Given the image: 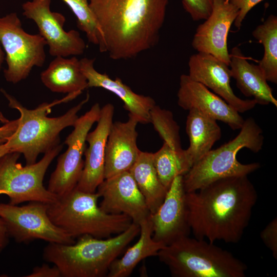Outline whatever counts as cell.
Here are the masks:
<instances>
[{
    "mask_svg": "<svg viewBox=\"0 0 277 277\" xmlns=\"http://www.w3.org/2000/svg\"><path fill=\"white\" fill-rule=\"evenodd\" d=\"M258 200L248 175L216 180L186 192L188 221L195 238L237 243L250 222Z\"/></svg>",
    "mask_w": 277,
    "mask_h": 277,
    "instance_id": "1",
    "label": "cell"
},
{
    "mask_svg": "<svg viewBox=\"0 0 277 277\" xmlns=\"http://www.w3.org/2000/svg\"><path fill=\"white\" fill-rule=\"evenodd\" d=\"M101 35V52L134 58L159 42L169 0H88Z\"/></svg>",
    "mask_w": 277,
    "mask_h": 277,
    "instance_id": "2",
    "label": "cell"
},
{
    "mask_svg": "<svg viewBox=\"0 0 277 277\" xmlns=\"http://www.w3.org/2000/svg\"><path fill=\"white\" fill-rule=\"evenodd\" d=\"M140 231V225L132 222L113 237L98 239L84 235L72 244L49 243L43 249V259L55 265L63 277L107 276L112 263Z\"/></svg>",
    "mask_w": 277,
    "mask_h": 277,
    "instance_id": "3",
    "label": "cell"
},
{
    "mask_svg": "<svg viewBox=\"0 0 277 277\" xmlns=\"http://www.w3.org/2000/svg\"><path fill=\"white\" fill-rule=\"evenodd\" d=\"M1 91L8 100L9 107L17 110L20 113L17 128L5 144L9 152L22 153L26 165L36 163L39 154L45 153L59 144L60 132L67 127L74 126L78 117L77 113L89 99L87 93L86 98L64 114L50 117L48 115L53 106L72 100L79 94L70 93L61 100L51 103H43L34 109H28L4 89Z\"/></svg>",
    "mask_w": 277,
    "mask_h": 277,
    "instance_id": "4",
    "label": "cell"
},
{
    "mask_svg": "<svg viewBox=\"0 0 277 277\" xmlns=\"http://www.w3.org/2000/svg\"><path fill=\"white\" fill-rule=\"evenodd\" d=\"M157 256L174 277H244L247 269L229 251L189 236L165 246Z\"/></svg>",
    "mask_w": 277,
    "mask_h": 277,
    "instance_id": "5",
    "label": "cell"
},
{
    "mask_svg": "<svg viewBox=\"0 0 277 277\" xmlns=\"http://www.w3.org/2000/svg\"><path fill=\"white\" fill-rule=\"evenodd\" d=\"M100 195L76 188L48 204L47 213L51 221L74 239L89 235L106 239L120 234L132 223L126 215L110 214L97 205Z\"/></svg>",
    "mask_w": 277,
    "mask_h": 277,
    "instance_id": "6",
    "label": "cell"
},
{
    "mask_svg": "<svg viewBox=\"0 0 277 277\" xmlns=\"http://www.w3.org/2000/svg\"><path fill=\"white\" fill-rule=\"evenodd\" d=\"M263 130L252 117H248L232 140L211 150L195 163L183 176L186 192L196 191L219 179L248 175L260 168L259 163L242 164L236 155L243 148L259 152L264 144Z\"/></svg>",
    "mask_w": 277,
    "mask_h": 277,
    "instance_id": "7",
    "label": "cell"
},
{
    "mask_svg": "<svg viewBox=\"0 0 277 277\" xmlns=\"http://www.w3.org/2000/svg\"><path fill=\"white\" fill-rule=\"evenodd\" d=\"M62 149L58 144L44 153L38 161L25 166L17 162L21 153L9 152L0 158V195L5 194L9 203L18 205L26 202L51 204L58 197L43 185L46 172Z\"/></svg>",
    "mask_w": 277,
    "mask_h": 277,
    "instance_id": "8",
    "label": "cell"
},
{
    "mask_svg": "<svg viewBox=\"0 0 277 277\" xmlns=\"http://www.w3.org/2000/svg\"><path fill=\"white\" fill-rule=\"evenodd\" d=\"M0 43L6 55L7 82L16 84L26 78L33 67L45 63L46 41L39 34L25 32L16 13L0 17Z\"/></svg>",
    "mask_w": 277,
    "mask_h": 277,
    "instance_id": "9",
    "label": "cell"
},
{
    "mask_svg": "<svg viewBox=\"0 0 277 277\" xmlns=\"http://www.w3.org/2000/svg\"><path fill=\"white\" fill-rule=\"evenodd\" d=\"M48 204L30 202L24 206L0 203V217L9 236L17 243L42 240L48 243L72 244L74 239L49 218Z\"/></svg>",
    "mask_w": 277,
    "mask_h": 277,
    "instance_id": "10",
    "label": "cell"
},
{
    "mask_svg": "<svg viewBox=\"0 0 277 277\" xmlns=\"http://www.w3.org/2000/svg\"><path fill=\"white\" fill-rule=\"evenodd\" d=\"M98 103L78 117L73 130L67 137L66 151L57 159L55 170L51 174L47 189L57 197L64 196L75 188L82 173L84 161L83 156L86 146V136L92 125L100 117Z\"/></svg>",
    "mask_w": 277,
    "mask_h": 277,
    "instance_id": "11",
    "label": "cell"
},
{
    "mask_svg": "<svg viewBox=\"0 0 277 277\" xmlns=\"http://www.w3.org/2000/svg\"><path fill=\"white\" fill-rule=\"evenodd\" d=\"M50 3L51 0L26 2L22 5L23 14L35 23L51 56L66 57L83 54L86 45L80 33L75 30L67 32L64 29L65 17L51 11Z\"/></svg>",
    "mask_w": 277,
    "mask_h": 277,
    "instance_id": "12",
    "label": "cell"
},
{
    "mask_svg": "<svg viewBox=\"0 0 277 277\" xmlns=\"http://www.w3.org/2000/svg\"><path fill=\"white\" fill-rule=\"evenodd\" d=\"M102 201L100 207L110 214H122L140 225L151 214L131 174L125 171L104 179L97 188Z\"/></svg>",
    "mask_w": 277,
    "mask_h": 277,
    "instance_id": "13",
    "label": "cell"
},
{
    "mask_svg": "<svg viewBox=\"0 0 277 277\" xmlns=\"http://www.w3.org/2000/svg\"><path fill=\"white\" fill-rule=\"evenodd\" d=\"M183 176L174 179L162 204L150 216L153 239L165 245L189 236L191 231Z\"/></svg>",
    "mask_w": 277,
    "mask_h": 277,
    "instance_id": "14",
    "label": "cell"
},
{
    "mask_svg": "<svg viewBox=\"0 0 277 277\" xmlns=\"http://www.w3.org/2000/svg\"><path fill=\"white\" fill-rule=\"evenodd\" d=\"M239 10L229 0H214L211 12L197 28L191 43L197 52L211 54L229 66L227 37Z\"/></svg>",
    "mask_w": 277,
    "mask_h": 277,
    "instance_id": "15",
    "label": "cell"
},
{
    "mask_svg": "<svg viewBox=\"0 0 277 277\" xmlns=\"http://www.w3.org/2000/svg\"><path fill=\"white\" fill-rule=\"evenodd\" d=\"M188 67L191 79L211 89L239 113L249 111L257 104L254 99L243 100L234 94L229 66L215 56L197 52L189 57Z\"/></svg>",
    "mask_w": 277,
    "mask_h": 277,
    "instance_id": "16",
    "label": "cell"
},
{
    "mask_svg": "<svg viewBox=\"0 0 277 277\" xmlns=\"http://www.w3.org/2000/svg\"><path fill=\"white\" fill-rule=\"evenodd\" d=\"M177 104L185 110L194 109L216 121L227 124L232 130L240 129L244 120L222 98L188 74L180 77Z\"/></svg>",
    "mask_w": 277,
    "mask_h": 277,
    "instance_id": "17",
    "label": "cell"
},
{
    "mask_svg": "<svg viewBox=\"0 0 277 277\" xmlns=\"http://www.w3.org/2000/svg\"><path fill=\"white\" fill-rule=\"evenodd\" d=\"M114 106L108 103L101 108L100 117L94 130L88 132V147L84 152L85 160L81 178L76 188L94 193L104 180L105 154L106 143L113 123Z\"/></svg>",
    "mask_w": 277,
    "mask_h": 277,
    "instance_id": "18",
    "label": "cell"
},
{
    "mask_svg": "<svg viewBox=\"0 0 277 277\" xmlns=\"http://www.w3.org/2000/svg\"><path fill=\"white\" fill-rule=\"evenodd\" d=\"M129 115L127 121L113 122L108 136L105 154V179L129 171L141 150L137 146V121Z\"/></svg>",
    "mask_w": 277,
    "mask_h": 277,
    "instance_id": "19",
    "label": "cell"
},
{
    "mask_svg": "<svg viewBox=\"0 0 277 277\" xmlns=\"http://www.w3.org/2000/svg\"><path fill=\"white\" fill-rule=\"evenodd\" d=\"M94 58L80 60L82 72L87 78L88 88L105 89L117 95L124 102V108L138 123H150V112L156 105L150 96L137 94L118 77L111 78L106 73H101L94 67Z\"/></svg>",
    "mask_w": 277,
    "mask_h": 277,
    "instance_id": "20",
    "label": "cell"
},
{
    "mask_svg": "<svg viewBox=\"0 0 277 277\" xmlns=\"http://www.w3.org/2000/svg\"><path fill=\"white\" fill-rule=\"evenodd\" d=\"M229 66L231 77L245 96L252 97L257 104L277 107V100L263 71L258 65L250 63L239 47H233L230 52Z\"/></svg>",
    "mask_w": 277,
    "mask_h": 277,
    "instance_id": "21",
    "label": "cell"
},
{
    "mask_svg": "<svg viewBox=\"0 0 277 277\" xmlns=\"http://www.w3.org/2000/svg\"><path fill=\"white\" fill-rule=\"evenodd\" d=\"M41 79L53 92L80 94L88 88L87 78L81 71L80 60L75 56L55 57L41 73Z\"/></svg>",
    "mask_w": 277,
    "mask_h": 277,
    "instance_id": "22",
    "label": "cell"
},
{
    "mask_svg": "<svg viewBox=\"0 0 277 277\" xmlns=\"http://www.w3.org/2000/svg\"><path fill=\"white\" fill-rule=\"evenodd\" d=\"M139 225V239L127 250L121 258H117L113 261L107 276H129L141 261L148 257L157 256L159 251L166 246L153 239L152 223L150 217Z\"/></svg>",
    "mask_w": 277,
    "mask_h": 277,
    "instance_id": "23",
    "label": "cell"
},
{
    "mask_svg": "<svg viewBox=\"0 0 277 277\" xmlns=\"http://www.w3.org/2000/svg\"><path fill=\"white\" fill-rule=\"evenodd\" d=\"M216 122L194 109L188 110L186 131L190 145L187 150L193 164L210 151L221 137V129Z\"/></svg>",
    "mask_w": 277,
    "mask_h": 277,
    "instance_id": "24",
    "label": "cell"
},
{
    "mask_svg": "<svg viewBox=\"0 0 277 277\" xmlns=\"http://www.w3.org/2000/svg\"><path fill=\"white\" fill-rule=\"evenodd\" d=\"M143 194L151 214L162 204L168 189L160 181L153 161V153L141 151L129 171Z\"/></svg>",
    "mask_w": 277,
    "mask_h": 277,
    "instance_id": "25",
    "label": "cell"
},
{
    "mask_svg": "<svg viewBox=\"0 0 277 277\" xmlns=\"http://www.w3.org/2000/svg\"><path fill=\"white\" fill-rule=\"evenodd\" d=\"M153 161L160 181L168 189L176 176L185 174L193 164L187 149L175 150L164 142L153 153Z\"/></svg>",
    "mask_w": 277,
    "mask_h": 277,
    "instance_id": "26",
    "label": "cell"
},
{
    "mask_svg": "<svg viewBox=\"0 0 277 277\" xmlns=\"http://www.w3.org/2000/svg\"><path fill=\"white\" fill-rule=\"evenodd\" d=\"M253 36L264 49L263 58L258 65L267 81L277 84V17L270 15L252 32Z\"/></svg>",
    "mask_w": 277,
    "mask_h": 277,
    "instance_id": "27",
    "label": "cell"
},
{
    "mask_svg": "<svg viewBox=\"0 0 277 277\" xmlns=\"http://www.w3.org/2000/svg\"><path fill=\"white\" fill-rule=\"evenodd\" d=\"M150 123L153 125L163 140L170 147L175 150L182 149L180 136V127L174 120L172 112L162 109L155 105L150 112Z\"/></svg>",
    "mask_w": 277,
    "mask_h": 277,
    "instance_id": "28",
    "label": "cell"
},
{
    "mask_svg": "<svg viewBox=\"0 0 277 277\" xmlns=\"http://www.w3.org/2000/svg\"><path fill=\"white\" fill-rule=\"evenodd\" d=\"M63 1L76 16L77 27L85 33L88 41L98 46L101 40L100 29L88 0Z\"/></svg>",
    "mask_w": 277,
    "mask_h": 277,
    "instance_id": "29",
    "label": "cell"
},
{
    "mask_svg": "<svg viewBox=\"0 0 277 277\" xmlns=\"http://www.w3.org/2000/svg\"><path fill=\"white\" fill-rule=\"evenodd\" d=\"M214 0H182L183 8L194 21L206 19L210 15Z\"/></svg>",
    "mask_w": 277,
    "mask_h": 277,
    "instance_id": "30",
    "label": "cell"
},
{
    "mask_svg": "<svg viewBox=\"0 0 277 277\" xmlns=\"http://www.w3.org/2000/svg\"><path fill=\"white\" fill-rule=\"evenodd\" d=\"M260 237L265 246L277 259V217H274L262 230Z\"/></svg>",
    "mask_w": 277,
    "mask_h": 277,
    "instance_id": "31",
    "label": "cell"
},
{
    "mask_svg": "<svg viewBox=\"0 0 277 277\" xmlns=\"http://www.w3.org/2000/svg\"><path fill=\"white\" fill-rule=\"evenodd\" d=\"M239 10V14L234 22L235 27L240 28L248 13L256 5L263 0H229Z\"/></svg>",
    "mask_w": 277,
    "mask_h": 277,
    "instance_id": "32",
    "label": "cell"
},
{
    "mask_svg": "<svg viewBox=\"0 0 277 277\" xmlns=\"http://www.w3.org/2000/svg\"><path fill=\"white\" fill-rule=\"evenodd\" d=\"M26 277H61L62 275L58 268L54 265L53 267L44 264L39 266L35 267L32 272L26 275Z\"/></svg>",
    "mask_w": 277,
    "mask_h": 277,
    "instance_id": "33",
    "label": "cell"
},
{
    "mask_svg": "<svg viewBox=\"0 0 277 277\" xmlns=\"http://www.w3.org/2000/svg\"><path fill=\"white\" fill-rule=\"evenodd\" d=\"M19 123V118L8 121L0 127V145L5 143L15 132Z\"/></svg>",
    "mask_w": 277,
    "mask_h": 277,
    "instance_id": "34",
    "label": "cell"
},
{
    "mask_svg": "<svg viewBox=\"0 0 277 277\" xmlns=\"http://www.w3.org/2000/svg\"><path fill=\"white\" fill-rule=\"evenodd\" d=\"M9 237L5 223L0 217V254L7 247Z\"/></svg>",
    "mask_w": 277,
    "mask_h": 277,
    "instance_id": "35",
    "label": "cell"
},
{
    "mask_svg": "<svg viewBox=\"0 0 277 277\" xmlns=\"http://www.w3.org/2000/svg\"><path fill=\"white\" fill-rule=\"evenodd\" d=\"M9 152V150L6 146L5 143L0 145V158Z\"/></svg>",
    "mask_w": 277,
    "mask_h": 277,
    "instance_id": "36",
    "label": "cell"
},
{
    "mask_svg": "<svg viewBox=\"0 0 277 277\" xmlns=\"http://www.w3.org/2000/svg\"><path fill=\"white\" fill-rule=\"evenodd\" d=\"M5 59V53L2 50L1 44L0 43V70L2 67V65Z\"/></svg>",
    "mask_w": 277,
    "mask_h": 277,
    "instance_id": "37",
    "label": "cell"
},
{
    "mask_svg": "<svg viewBox=\"0 0 277 277\" xmlns=\"http://www.w3.org/2000/svg\"><path fill=\"white\" fill-rule=\"evenodd\" d=\"M9 121L7 120L3 114L0 112V122L4 123V124L8 122Z\"/></svg>",
    "mask_w": 277,
    "mask_h": 277,
    "instance_id": "38",
    "label": "cell"
}]
</instances>
